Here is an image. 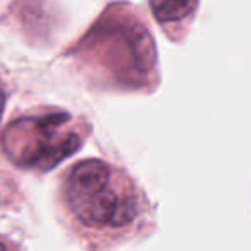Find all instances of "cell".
I'll return each instance as SVG.
<instances>
[{
    "mask_svg": "<svg viewBox=\"0 0 251 251\" xmlns=\"http://www.w3.org/2000/svg\"><path fill=\"white\" fill-rule=\"evenodd\" d=\"M60 203L80 238L93 243L125 241L151 221L147 195L123 169L86 159L65 171Z\"/></svg>",
    "mask_w": 251,
    "mask_h": 251,
    "instance_id": "6da1fadb",
    "label": "cell"
},
{
    "mask_svg": "<svg viewBox=\"0 0 251 251\" xmlns=\"http://www.w3.org/2000/svg\"><path fill=\"white\" fill-rule=\"evenodd\" d=\"M74 53L125 87H144L155 75L154 40L142 21L122 5L109 7Z\"/></svg>",
    "mask_w": 251,
    "mask_h": 251,
    "instance_id": "7a4b0ae2",
    "label": "cell"
},
{
    "mask_svg": "<svg viewBox=\"0 0 251 251\" xmlns=\"http://www.w3.org/2000/svg\"><path fill=\"white\" fill-rule=\"evenodd\" d=\"M84 135L69 113L53 111L21 116L2 133V151L16 166L50 171L80 149Z\"/></svg>",
    "mask_w": 251,
    "mask_h": 251,
    "instance_id": "3957f363",
    "label": "cell"
},
{
    "mask_svg": "<svg viewBox=\"0 0 251 251\" xmlns=\"http://www.w3.org/2000/svg\"><path fill=\"white\" fill-rule=\"evenodd\" d=\"M155 21L166 31H185L193 19L199 0H149Z\"/></svg>",
    "mask_w": 251,
    "mask_h": 251,
    "instance_id": "277c9868",
    "label": "cell"
},
{
    "mask_svg": "<svg viewBox=\"0 0 251 251\" xmlns=\"http://www.w3.org/2000/svg\"><path fill=\"white\" fill-rule=\"evenodd\" d=\"M0 251H21V250L16 246V243L9 241V239L0 236Z\"/></svg>",
    "mask_w": 251,
    "mask_h": 251,
    "instance_id": "5b68a950",
    "label": "cell"
},
{
    "mask_svg": "<svg viewBox=\"0 0 251 251\" xmlns=\"http://www.w3.org/2000/svg\"><path fill=\"white\" fill-rule=\"evenodd\" d=\"M3 106H5V94H3V89H2V86H0V118H2Z\"/></svg>",
    "mask_w": 251,
    "mask_h": 251,
    "instance_id": "8992f818",
    "label": "cell"
}]
</instances>
